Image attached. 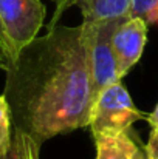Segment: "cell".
<instances>
[{
    "label": "cell",
    "instance_id": "6da1fadb",
    "mask_svg": "<svg viewBox=\"0 0 158 159\" xmlns=\"http://www.w3.org/2000/svg\"><path fill=\"white\" fill-rule=\"evenodd\" d=\"M3 96L12 130L39 147L57 134L89 127L96 93L87 42L79 26L53 25L11 60Z\"/></svg>",
    "mask_w": 158,
    "mask_h": 159
},
{
    "label": "cell",
    "instance_id": "7a4b0ae2",
    "mask_svg": "<svg viewBox=\"0 0 158 159\" xmlns=\"http://www.w3.org/2000/svg\"><path fill=\"white\" fill-rule=\"evenodd\" d=\"M144 117L146 114L136 108L126 87L118 80L96 94L89 127L93 138L116 134L130 130L136 120Z\"/></svg>",
    "mask_w": 158,
    "mask_h": 159
},
{
    "label": "cell",
    "instance_id": "3957f363",
    "mask_svg": "<svg viewBox=\"0 0 158 159\" xmlns=\"http://www.w3.org/2000/svg\"><path fill=\"white\" fill-rule=\"evenodd\" d=\"M124 19L126 17L101 22H82L87 42L90 74L96 94L108 85L121 80L113 53V34Z\"/></svg>",
    "mask_w": 158,
    "mask_h": 159
},
{
    "label": "cell",
    "instance_id": "277c9868",
    "mask_svg": "<svg viewBox=\"0 0 158 159\" xmlns=\"http://www.w3.org/2000/svg\"><path fill=\"white\" fill-rule=\"evenodd\" d=\"M44 20L45 6L41 0H0V23L11 60L26 43L37 37Z\"/></svg>",
    "mask_w": 158,
    "mask_h": 159
},
{
    "label": "cell",
    "instance_id": "5b68a950",
    "mask_svg": "<svg viewBox=\"0 0 158 159\" xmlns=\"http://www.w3.org/2000/svg\"><path fill=\"white\" fill-rule=\"evenodd\" d=\"M146 43L147 22L135 16L126 17L113 34V53L121 79L140 62Z\"/></svg>",
    "mask_w": 158,
    "mask_h": 159
},
{
    "label": "cell",
    "instance_id": "8992f818",
    "mask_svg": "<svg viewBox=\"0 0 158 159\" xmlns=\"http://www.w3.org/2000/svg\"><path fill=\"white\" fill-rule=\"evenodd\" d=\"M56 11L48 26L57 25L64 11L78 6L82 12V22H101L110 19H122L130 16L132 0H53Z\"/></svg>",
    "mask_w": 158,
    "mask_h": 159
},
{
    "label": "cell",
    "instance_id": "52a82bcc",
    "mask_svg": "<svg viewBox=\"0 0 158 159\" xmlns=\"http://www.w3.org/2000/svg\"><path fill=\"white\" fill-rule=\"evenodd\" d=\"M93 139L96 159H147L146 145L141 147L130 130L116 134L96 136Z\"/></svg>",
    "mask_w": 158,
    "mask_h": 159
},
{
    "label": "cell",
    "instance_id": "ba28073f",
    "mask_svg": "<svg viewBox=\"0 0 158 159\" xmlns=\"http://www.w3.org/2000/svg\"><path fill=\"white\" fill-rule=\"evenodd\" d=\"M41 147L22 131L12 130V141L6 153L0 155V159H39Z\"/></svg>",
    "mask_w": 158,
    "mask_h": 159
},
{
    "label": "cell",
    "instance_id": "9c48e42d",
    "mask_svg": "<svg viewBox=\"0 0 158 159\" xmlns=\"http://www.w3.org/2000/svg\"><path fill=\"white\" fill-rule=\"evenodd\" d=\"M12 141V122L11 111L6 98L0 94V155L6 153Z\"/></svg>",
    "mask_w": 158,
    "mask_h": 159
},
{
    "label": "cell",
    "instance_id": "30bf717a",
    "mask_svg": "<svg viewBox=\"0 0 158 159\" xmlns=\"http://www.w3.org/2000/svg\"><path fill=\"white\" fill-rule=\"evenodd\" d=\"M130 16L141 17L149 23H158V0H132Z\"/></svg>",
    "mask_w": 158,
    "mask_h": 159
},
{
    "label": "cell",
    "instance_id": "8fae6325",
    "mask_svg": "<svg viewBox=\"0 0 158 159\" xmlns=\"http://www.w3.org/2000/svg\"><path fill=\"white\" fill-rule=\"evenodd\" d=\"M146 153L151 158L158 159V130L151 131V136H149V141L146 145Z\"/></svg>",
    "mask_w": 158,
    "mask_h": 159
},
{
    "label": "cell",
    "instance_id": "7c38bea8",
    "mask_svg": "<svg viewBox=\"0 0 158 159\" xmlns=\"http://www.w3.org/2000/svg\"><path fill=\"white\" fill-rule=\"evenodd\" d=\"M9 63H11V56L8 53V50H6V48L2 45V42H0V70L6 71L8 66H9Z\"/></svg>",
    "mask_w": 158,
    "mask_h": 159
},
{
    "label": "cell",
    "instance_id": "4fadbf2b",
    "mask_svg": "<svg viewBox=\"0 0 158 159\" xmlns=\"http://www.w3.org/2000/svg\"><path fill=\"white\" fill-rule=\"evenodd\" d=\"M144 119L149 122V125L152 127V130H158V104L155 105V108H154V111H152V113L146 114V117H144Z\"/></svg>",
    "mask_w": 158,
    "mask_h": 159
},
{
    "label": "cell",
    "instance_id": "5bb4252c",
    "mask_svg": "<svg viewBox=\"0 0 158 159\" xmlns=\"http://www.w3.org/2000/svg\"><path fill=\"white\" fill-rule=\"evenodd\" d=\"M0 42H2V45L8 50V42H6V37H5V33H3V28H2V23H0ZM8 53H9V50H8ZM11 56V54H9Z\"/></svg>",
    "mask_w": 158,
    "mask_h": 159
},
{
    "label": "cell",
    "instance_id": "9a60e30c",
    "mask_svg": "<svg viewBox=\"0 0 158 159\" xmlns=\"http://www.w3.org/2000/svg\"><path fill=\"white\" fill-rule=\"evenodd\" d=\"M147 159H154V158H151V156H147Z\"/></svg>",
    "mask_w": 158,
    "mask_h": 159
}]
</instances>
